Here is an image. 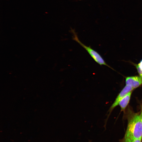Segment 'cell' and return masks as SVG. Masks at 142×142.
<instances>
[{
  "label": "cell",
  "instance_id": "cell-1",
  "mask_svg": "<svg viewBox=\"0 0 142 142\" xmlns=\"http://www.w3.org/2000/svg\"><path fill=\"white\" fill-rule=\"evenodd\" d=\"M140 138H142V121L140 114L131 113L128 116L127 129L121 141L132 142Z\"/></svg>",
  "mask_w": 142,
  "mask_h": 142
},
{
  "label": "cell",
  "instance_id": "cell-2",
  "mask_svg": "<svg viewBox=\"0 0 142 142\" xmlns=\"http://www.w3.org/2000/svg\"><path fill=\"white\" fill-rule=\"evenodd\" d=\"M72 39L78 43L83 47L93 59L100 65H104L113 69L111 67L105 62L100 55L97 52L92 48L90 46L86 45L82 43L79 39L77 34L75 31H72Z\"/></svg>",
  "mask_w": 142,
  "mask_h": 142
},
{
  "label": "cell",
  "instance_id": "cell-3",
  "mask_svg": "<svg viewBox=\"0 0 142 142\" xmlns=\"http://www.w3.org/2000/svg\"><path fill=\"white\" fill-rule=\"evenodd\" d=\"M134 89L131 86L126 85L118 95L114 102L112 104L109 109V112L112 110L117 105L121 100L129 92L132 91Z\"/></svg>",
  "mask_w": 142,
  "mask_h": 142
},
{
  "label": "cell",
  "instance_id": "cell-4",
  "mask_svg": "<svg viewBox=\"0 0 142 142\" xmlns=\"http://www.w3.org/2000/svg\"><path fill=\"white\" fill-rule=\"evenodd\" d=\"M126 85H129L134 89L142 84V77L140 76H129L126 77Z\"/></svg>",
  "mask_w": 142,
  "mask_h": 142
},
{
  "label": "cell",
  "instance_id": "cell-5",
  "mask_svg": "<svg viewBox=\"0 0 142 142\" xmlns=\"http://www.w3.org/2000/svg\"><path fill=\"white\" fill-rule=\"evenodd\" d=\"M132 91L128 93L120 101L118 105L120 106L121 111H124L129 102Z\"/></svg>",
  "mask_w": 142,
  "mask_h": 142
},
{
  "label": "cell",
  "instance_id": "cell-6",
  "mask_svg": "<svg viewBox=\"0 0 142 142\" xmlns=\"http://www.w3.org/2000/svg\"><path fill=\"white\" fill-rule=\"evenodd\" d=\"M131 63L135 66L136 69L139 76L142 77V59L138 64L133 62H131Z\"/></svg>",
  "mask_w": 142,
  "mask_h": 142
},
{
  "label": "cell",
  "instance_id": "cell-7",
  "mask_svg": "<svg viewBox=\"0 0 142 142\" xmlns=\"http://www.w3.org/2000/svg\"><path fill=\"white\" fill-rule=\"evenodd\" d=\"M142 138H139L134 140L132 142H141Z\"/></svg>",
  "mask_w": 142,
  "mask_h": 142
},
{
  "label": "cell",
  "instance_id": "cell-8",
  "mask_svg": "<svg viewBox=\"0 0 142 142\" xmlns=\"http://www.w3.org/2000/svg\"><path fill=\"white\" fill-rule=\"evenodd\" d=\"M140 116L142 121V108L141 109V113L140 114Z\"/></svg>",
  "mask_w": 142,
  "mask_h": 142
}]
</instances>
